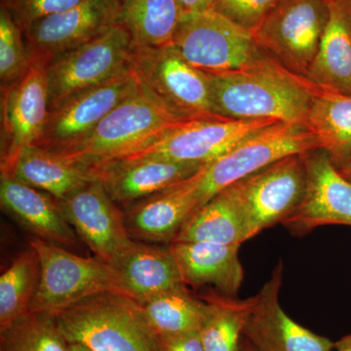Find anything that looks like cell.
I'll return each mask as SVG.
<instances>
[{
    "label": "cell",
    "instance_id": "16",
    "mask_svg": "<svg viewBox=\"0 0 351 351\" xmlns=\"http://www.w3.org/2000/svg\"><path fill=\"white\" fill-rule=\"evenodd\" d=\"M306 189L299 208L283 221L293 233L321 226H351V182L334 165L326 152H304Z\"/></svg>",
    "mask_w": 351,
    "mask_h": 351
},
{
    "label": "cell",
    "instance_id": "15",
    "mask_svg": "<svg viewBox=\"0 0 351 351\" xmlns=\"http://www.w3.org/2000/svg\"><path fill=\"white\" fill-rule=\"evenodd\" d=\"M58 201L80 239L101 262L112 265L135 241L127 230L124 211L98 180Z\"/></svg>",
    "mask_w": 351,
    "mask_h": 351
},
{
    "label": "cell",
    "instance_id": "2",
    "mask_svg": "<svg viewBox=\"0 0 351 351\" xmlns=\"http://www.w3.org/2000/svg\"><path fill=\"white\" fill-rule=\"evenodd\" d=\"M51 313L69 343L91 351H161L142 304L127 295L101 293Z\"/></svg>",
    "mask_w": 351,
    "mask_h": 351
},
{
    "label": "cell",
    "instance_id": "9",
    "mask_svg": "<svg viewBox=\"0 0 351 351\" xmlns=\"http://www.w3.org/2000/svg\"><path fill=\"white\" fill-rule=\"evenodd\" d=\"M131 69L143 87L184 119L213 112L207 73L195 68L173 45H134Z\"/></svg>",
    "mask_w": 351,
    "mask_h": 351
},
{
    "label": "cell",
    "instance_id": "27",
    "mask_svg": "<svg viewBox=\"0 0 351 351\" xmlns=\"http://www.w3.org/2000/svg\"><path fill=\"white\" fill-rule=\"evenodd\" d=\"M184 11L177 0H122L119 24L130 34L134 45H173Z\"/></svg>",
    "mask_w": 351,
    "mask_h": 351
},
{
    "label": "cell",
    "instance_id": "7",
    "mask_svg": "<svg viewBox=\"0 0 351 351\" xmlns=\"http://www.w3.org/2000/svg\"><path fill=\"white\" fill-rule=\"evenodd\" d=\"M174 46L189 64L207 73L244 68L267 55L251 31L212 9L184 14Z\"/></svg>",
    "mask_w": 351,
    "mask_h": 351
},
{
    "label": "cell",
    "instance_id": "31",
    "mask_svg": "<svg viewBox=\"0 0 351 351\" xmlns=\"http://www.w3.org/2000/svg\"><path fill=\"white\" fill-rule=\"evenodd\" d=\"M51 313H29L0 332V351H69Z\"/></svg>",
    "mask_w": 351,
    "mask_h": 351
},
{
    "label": "cell",
    "instance_id": "36",
    "mask_svg": "<svg viewBox=\"0 0 351 351\" xmlns=\"http://www.w3.org/2000/svg\"><path fill=\"white\" fill-rule=\"evenodd\" d=\"M184 14L203 12L210 10L216 0H177Z\"/></svg>",
    "mask_w": 351,
    "mask_h": 351
},
{
    "label": "cell",
    "instance_id": "18",
    "mask_svg": "<svg viewBox=\"0 0 351 351\" xmlns=\"http://www.w3.org/2000/svg\"><path fill=\"white\" fill-rule=\"evenodd\" d=\"M205 164L180 162L158 158L114 161L91 171L119 206L138 201L186 181Z\"/></svg>",
    "mask_w": 351,
    "mask_h": 351
},
{
    "label": "cell",
    "instance_id": "14",
    "mask_svg": "<svg viewBox=\"0 0 351 351\" xmlns=\"http://www.w3.org/2000/svg\"><path fill=\"white\" fill-rule=\"evenodd\" d=\"M49 112L45 64L32 62L19 80L1 88V171H9L23 149L38 143Z\"/></svg>",
    "mask_w": 351,
    "mask_h": 351
},
{
    "label": "cell",
    "instance_id": "6",
    "mask_svg": "<svg viewBox=\"0 0 351 351\" xmlns=\"http://www.w3.org/2000/svg\"><path fill=\"white\" fill-rule=\"evenodd\" d=\"M29 244L38 252L41 265L29 313H53L101 293L127 295L117 272L99 258L82 257L38 237H32Z\"/></svg>",
    "mask_w": 351,
    "mask_h": 351
},
{
    "label": "cell",
    "instance_id": "4",
    "mask_svg": "<svg viewBox=\"0 0 351 351\" xmlns=\"http://www.w3.org/2000/svg\"><path fill=\"white\" fill-rule=\"evenodd\" d=\"M276 123L278 121L230 119L215 113L191 117L110 162L158 158L207 164L230 152L245 138Z\"/></svg>",
    "mask_w": 351,
    "mask_h": 351
},
{
    "label": "cell",
    "instance_id": "28",
    "mask_svg": "<svg viewBox=\"0 0 351 351\" xmlns=\"http://www.w3.org/2000/svg\"><path fill=\"white\" fill-rule=\"evenodd\" d=\"M202 299L206 302L207 309L199 334L205 351H240L245 325L256 295L239 300L212 292Z\"/></svg>",
    "mask_w": 351,
    "mask_h": 351
},
{
    "label": "cell",
    "instance_id": "21",
    "mask_svg": "<svg viewBox=\"0 0 351 351\" xmlns=\"http://www.w3.org/2000/svg\"><path fill=\"white\" fill-rule=\"evenodd\" d=\"M169 246L186 286H211L228 297L239 294L244 278L239 255L241 245L174 241Z\"/></svg>",
    "mask_w": 351,
    "mask_h": 351
},
{
    "label": "cell",
    "instance_id": "11",
    "mask_svg": "<svg viewBox=\"0 0 351 351\" xmlns=\"http://www.w3.org/2000/svg\"><path fill=\"white\" fill-rule=\"evenodd\" d=\"M138 89L140 82L130 66L107 82L69 95L49 107L43 135L36 145L55 151L80 142Z\"/></svg>",
    "mask_w": 351,
    "mask_h": 351
},
{
    "label": "cell",
    "instance_id": "33",
    "mask_svg": "<svg viewBox=\"0 0 351 351\" xmlns=\"http://www.w3.org/2000/svg\"><path fill=\"white\" fill-rule=\"evenodd\" d=\"M283 0H216L212 10L253 31Z\"/></svg>",
    "mask_w": 351,
    "mask_h": 351
},
{
    "label": "cell",
    "instance_id": "40",
    "mask_svg": "<svg viewBox=\"0 0 351 351\" xmlns=\"http://www.w3.org/2000/svg\"><path fill=\"white\" fill-rule=\"evenodd\" d=\"M69 351H91L87 348L77 343H69Z\"/></svg>",
    "mask_w": 351,
    "mask_h": 351
},
{
    "label": "cell",
    "instance_id": "24",
    "mask_svg": "<svg viewBox=\"0 0 351 351\" xmlns=\"http://www.w3.org/2000/svg\"><path fill=\"white\" fill-rule=\"evenodd\" d=\"M252 237L250 221L233 184L193 213L175 241L241 245Z\"/></svg>",
    "mask_w": 351,
    "mask_h": 351
},
{
    "label": "cell",
    "instance_id": "30",
    "mask_svg": "<svg viewBox=\"0 0 351 351\" xmlns=\"http://www.w3.org/2000/svg\"><path fill=\"white\" fill-rule=\"evenodd\" d=\"M149 324L159 337L200 331L206 315V302L181 286L166 291L142 304Z\"/></svg>",
    "mask_w": 351,
    "mask_h": 351
},
{
    "label": "cell",
    "instance_id": "8",
    "mask_svg": "<svg viewBox=\"0 0 351 351\" xmlns=\"http://www.w3.org/2000/svg\"><path fill=\"white\" fill-rule=\"evenodd\" d=\"M328 19V0H283L252 34L267 55L306 78Z\"/></svg>",
    "mask_w": 351,
    "mask_h": 351
},
{
    "label": "cell",
    "instance_id": "1",
    "mask_svg": "<svg viewBox=\"0 0 351 351\" xmlns=\"http://www.w3.org/2000/svg\"><path fill=\"white\" fill-rule=\"evenodd\" d=\"M207 75L213 112L230 119L304 123L317 87L269 55L244 68Z\"/></svg>",
    "mask_w": 351,
    "mask_h": 351
},
{
    "label": "cell",
    "instance_id": "23",
    "mask_svg": "<svg viewBox=\"0 0 351 351\" xmlns=\"http://www.w3.org/2000/svg\"><path fill=\"white\" fill-rule=\"evenodd\" d=\"M329 19L306 80L315 86L351 95V0H328Z\"/></svg>",
    "mask_w": 351,
    "mask_h": 351
},
{
    "label": "cell",
    "instance_id": "35",
    "mask_svg": "<svg viewBox=\"0 0 351 351\" xmlns=\"http://www.w3.org/2000/svg\"><path fill=\"white\" fill-rule=\"evenodd\" d=\"M159 338L161 351H205L199 331Z\"/></svg>",
    "mask_w": 351,
    "mask_h": 351
},
{
    "label": "cell",
    "instance_id": "32",
    "mask_svg": "<svg viewBox=\"0 0 351 351\" xmlns=\"http://www.w3.org/2000/svg\"><path fill=\"white\" fill-rule=\"evenodd\" d=\"M32 60L25 46L24 32L10 14L0 6V80L1 88L19 80L29 71Z\"/></svg>",
    "mask_w": 351,
    "mask_h": 351
},
{
    "label": "cell",
    "instance_id": "10",
    "mask_svg": "<svg viewBox=\"0 0 351 351\" xmlns=\"http://www.w3.org/2000/svg\"><path fill=\"white\" fill-rule=\"evenodd\" d=\"M134 43L121 24L46 64L49 107L69 95L107 82L131 66Z\"/></svg>",
    "mask_w": 351,
    "mask_h": 351
},
{
    "label": "cell",
    "instance_id": "26",
    "mask_svg": "<svg viewBox=\"0 0 351 351\" xmlns=\"http://www.w3.org/2000/svg\"><path fill=\"white\" fill-rule=\"evenodd\" d=\"M304 124L339 170L350 162L351 95L316 87Z\"/></svg>",
    "mask_w": 351,
    "mask_h": 351
},
{
    "label": "cell",
    "instance_id": "19",
    "mask_svg": "<svg viewBox=\"0 0 351 351\" xmlns=\"http://www.w3.org/2000/svg\"><path fill=\"white\" fill-rule=\"evenodd\" d=\"M199 172L186 181L123 208L131 239L149 243L170 245L174 242L197 210Z\"/></svg>",
    "mask_w": 351,
    "mask_h": 351
},
{
    "label": "cell",
    "instance_id": "5",
    "mask_svg": "<svg viewBox=\"0 0 351 351\" xmlns=\"http://www.w3.org/2000/svg\"><path fill=\"white\" fill-rule=\"evenodd\" d=\"M317 149L319 141L304 123L278 122L258 131L205 164L198 176L197 210L219 191L272 163Z\"/></svg>",
    "mask_w": 351,
    "mask_h": 351
},
{
    "label": "cell",
    "instance_id": "17",
    "mask_svg": "<svg viewBox=\"0 0 351 351\" xmlns=\"http://www.w3.org/2000/svg\"><path fill=\"white\" fill-rule=\"evenodd\" d=\"M283 265L279 262L258 295L243 337L258 351H332L336 343L293 320L279 302Z\"/></svg>",
    "mask_w": 351,
    "mask_h": 351
},
{
    "label": "cell",
    "instance_id": "29",
    "mask_svg": "<svg viewBox=\"0 0 351 351\" xmlns=\"http://www.w3.org/2000/svg\"><path fill=\"white\" fill-rule=\"evenodd\" d=\"M40 276L38 252L29 244L0 277V332L29 313Z\"/></svg>",
    "mask_w": 351,
    "mask_h": 351
},
{
    "label": "cell",
    "instance_id": "34",
    "mask_svg": "<svg viewBox=\"0 0 351 351\" xmlns=\"http://www.w3.org/2000/svg\"><path fill=\"white\" fill-rule=\"evenodd\" d=\"M82 0H0L11 17L24 32L27 27L48 16L63 12Z\"/></svg>",
    "mask_w": 351,
    "mask_h": 351
},
{
    "label": "cell",
    "instance_id": "22",
    "mask_svg": "<svg viewBox=\"0 0 351 351\" xmlns=\"http://www.w3.org/2000/svg\"><path fill=\"white\" fill-rule=\"evenodd\" d=\"M110 265L121 279L127 295L140 304L166 291L186 285L170 246L135 240Z\"/></svg>",
    "mask_w": 351,
    "mask_h": 351
},
{
    "label": "cell",
    "instance_id": "12",
    "mask_svg": "<svg viewBox=\"0 0 351 351\" xmlns=\"http://www.w3.org/2000/svg\"><path fill=\"white\" fill-rule=\"evenodd\" d=\"M122 0H82L63 12L48 16L24 31L32 62L53 58L98 38L120 22Z\"/></svg>",
    "mask_w": 351,
    "mask_h": 351
},
{
    "label": "cell",
    "instance_id": "39",
    "mask_svg": "<svg viewBox=\"0 0 351 351\" xmlns=\"http://www.w3.org/2000/svg\"><path fill=\"white\" fill-rule=\"evenodd\" d=\"M339 172L343 174V177L346 178V179H348V181L351 182V161L350 163L346 164L345 167L341 168V169H339Z\"/></svg>",
    "mask_w": 351,
    "mask_h": 351
},
{
    "label": "cell",
    "instance_id": "25",
    "mask_svg": "<svg viewBox=\"0 0 351 351\" xmlns=\"http://www.w3.org/2000/svg\"><path fill=\"white\" fill-rule=\"evenodd\" d=\"M20 182L63 200L96 178L89 171L75 165L56 152L38 145L25 147L9 171Z\"/></svg>",
    "mask_w": 351,
    "mask_h": 351
},
{
    "label": "cell",
    "instance_id": "3",
    "mask_svg": "<svg viewBox=\"0 0 351 351\" xmlns=\"http://www.w3.org/2000/svg\"><path fill=\"white\" fill-rule=\"evenodd\" d=\"M188 119L176 114L140 84V89L108 113L89 135L52 151L93 171Z\"/></svg>",
    "mask_w": 351,
    "mask_h": 351
},
{
    "label": "cell",
    "instance_id": "38",
    "mask_svg": "<svg viewBox=\"0 0 351 351\" xmlns=\"http://www.w3.org/2000/svg\"><path fill=\"white\" fill-rule=\"evenodd\" d=\"M240 351H258L248 339L242 338L241 346H240Z\"/></svg>",
    "mask_w": 351,
    "mask_h": 351
},
{
    "label": "cell",
    "instance_id": "37",
    "mask_svg": "<svg viewBox=\"0 0 351 351\" xmlns=\"http://www.w3.org/2000/svg\"><path fill=\"white\" fill-rule=\"evenodd\" d=\"M335 348L337 351H351V334L337 341Z\"/></svg>",
    "mask_w": 351,
    "mask_h": 351
},
{
    "label": "cell",
    "instance_id": "13",
    "mask_svg": "<svg viewBox=\"0 0 351 351\" xmlns=\"http://www.w3.org/2000/svg\"><path fill=\"white\" fill-rule=\"evenodd\" d=\"M234 184L256 237L282 223L301 205L306 189L304 156L285 157Z\"/></svg>",
    "mask_w": 351,
    "mask_h": 351
},
{
    "label": "cell",
    "instance_id": "20",
    "mask_svg": "<svg viewBox=\"0 0 351 351\" xmlns=\"http://www.w3.org/2000/svg\"><path fill=\"white\" fill-rule=\"evenodd\" d=\"M0 203L3 211L34 237L66 249L80 247L82 240L64 217L59 201L9 172L0 175Z\"/></svg>",
    "mask_w": 351,
    "mask_h": 351
}]
</instances>
